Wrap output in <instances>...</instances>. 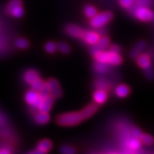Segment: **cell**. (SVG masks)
Wrapping results in <instances>:
<instances>
[{"instance_id":"9c48e42d","label":"cell","mask_w":154,"mask_h":154,"mask_svg":"<svg viewBox=\"0 0 154 154\" xmlns=\"http://www.w3.org/2000/svg\"><path fill=\"white\" fill-rule=\"evenodd\" d=\"M82 38L88 44L94 45V44L97 43L98 41L99 40L100 36L99 34L94 32H84Z\"/></svg>"},{"instance_id":"5bb4252c","label":"cell","mask_w":154,"mask_h":154,"mask_svg":"<svg viewBox=\"0 0 154 154\" xmlns=\"http://www.w3.org/2000/svg\"><path fill=\"white\" fill-rule=\"evenodd\" d=\"M24 80L26 83L32 84V83L35 82L36 79H38V73L34 70H29L24 74Z\"/></svg>"},{"instance_id":"d6986e66","label":"cell","mask_w":154,"mask_h":154,"mask_svg":"<svg viewBox=\"0 0 154 154\" xmlns=\"http://www.w3.org/2000/svg\"><path fill=\"white\" fill-rule=\"evenodd\" d=\"M38 96H39V94H38V92L32 90V91H28L26 94L25 99H26V101L29 104L32 106L36 101V100L38 99Z\"/></svg>"},{"instance_id":"f546056e","label":"cell","mask_w":154,"mask_h":154,"mask_svg":"<svg viewBox=\"0 0 154 154\" xmlns=\"http://www.w3.org/2000/svg\"><path fill=\"white\" fill-rule=\"evenodd\" d=\"M135 0H120V4L123 7L130 8L134 5Z\"/></svg>"},{"instance_id":"1f68e13d","label":"cell","mask_w":154,"mask_h":154,"mask_svg":"<svg viewBox=\"0 0 154 154\" xmlns=\"http://www.w3.org/2000/svg\"><path fill=\"white\" fill-rule=\"evenodd\" d=\"M43 100H44L43 98H42L41 96H39L38 97V99L36 100V101L34 102L33 104L32 105V107L34 108V109H38H38H39L40 106H41L42 102H43Z\"/></svg>"},{"instance_id":"7a4b0ae2","label":"cell","mask_w":154,"mask_h":154,"mask_svg":"<svg viewBox=\"0 0 154 154\" xmlns=\"http://www.w3.org/2000/svg\"><path fill=\"white\" fill-rule=\"evenodd\" d=\"M84 120L81 115L80 111L79 112H70L60 115L57 118L58 124L61 126H74L79 124Z\"/></svg>"},{"instance_id":"277c9868","label":"cell","mask_w":154,"mask_h":154,"mask_svg":"<svg viewBox=\"0 0 154 154\" xmlns=\"http://www.w3.org/2000/svg\"><path fill=\"white\" fill-rule=\"evenodd\" d=\"M7 12L15 17H21L24 14L20 0H11L7 5Z\"/></svg>"},{"instance_id":"3957f363","label":"cell","mask_w":154,"mask_h":154,"mask_svg":"<svg viewBox=\"0 0 154 154\" xmlns=\"http://www.w3.org/2000/svg\"><path fill=\"white\" fill-rule=\"evenodd\" d=\"M113 18V14L109 11L97 14L91 18V24L94 28H100L109 23Z\"/></svg>"},{"instance_id":"8992f818","label":"cell","mask_w":154,"mask_h":154,"mask_svg":"<svg viewBox=\"0 0 154 154\" xmlns=\"http://www.w3.org/2000/svg\"><path fill=\"white\" fill-rule=\"evenodd\" d=\"M99 106H98L97 103H91V104L88 105L86 108H84L83 110L80 111L81 115H82V118L84 120L87 119L93 116L96 111H97Z\"/></svg>"},{"instance_id":"836d02e7","label":"cell","mask_w":154,"mask_h":154,"mask_svg":"<svg viewBox=\"0 0 154 154\" xmlns=\"http://www.w3.org/2000/svg\"><path fill=\"white\" fill-rule=\"evenodd\" d=\"M145 72H146V76H147L148 78L150 79H153V69L151 68V66H150L149 67H148V68L145 69Z\"/></svg>"},{"instance_id":"7c38bea8","label":"cell","mask_w":154,"mask_h":154,"mask_svg":"<svg viewBox=\"0 0 154 154\" xmlns=\"http://www.w3.org/2000/svg\"><path fill=\"white\" fill-rule=\"evenodd\" d=\"M49 119L50 117L47 113L42 112V111H39V112L36 113L35 116H34L35 121L38 124H47V123L49 122Z\"/></svg>"},{"instance_id":"7402d4cb","label":"cell","mask_w":154,"mask_h":154,"mask_svg":"<svg viewBox=\"0 0 154 154\" xmlns=\"http://www.w3.org/2000/svg\"><path fill=\"white\" fill-rule=\"evenodd\" d=\"M144 47H145V43H144L143 42H139L137 44H136V47L134 48V49L131 51V56L133 58H136L138 55L140 51L143 49Z\"/></svg>"},{"instance_id":"9a60e30c","label":"cell","mask_w":154,"mask_h":154,"mask_svg":"<svg viewBox=\"0 0 154 154\" xmlns=\"http://www.w3.org/2000/svg\"><path fill=\"white\" fill-rule=\"evenodd\" d=\"M126 146L127 149L131 150L138 149L140 147V140L138 138L133 137L126 140Z\"/></svg>"},{"instance_id":"e0dca14e","label":"cell","mask_w":154,"mask_h":154,"mask_svg":"<svg viewBox=\"0 0 154 154\" xmlns=\"http://www.w3.org/2000/svg\"><path fill=\"white\" fill-rule=\"evenodd\" d=\"M137 63L140 67L144 69L148 68L151 66V61H150L149 57L146 54L140 55L137 59Z\"/></svg>"},{"instance_id":"d590c367","label":"cell","mask_w":154,"mask_h":154,"mask_svg":"<svg viewBox=\"0 0 154 154\" xmlns=\"http://www.w3.org/2000/svg\"><path fill=\"white\" fill-rule=\"evenodd\" d=\"M6 119L5 116H4L2 113H0V126H3V125L5 124L6 123Z\"/></svg>"},{"instance_id":"74e56055","label":"cell","mask_w":154,"mask_h":154,"mask_svg":"<svg viewBox=\"0 0 154 154\" xmlns=\"http://www.w3.org/2000/svg\"><path fill=\"white\" fill-rule=\"evenodd\" d=\"M33 153V154H43L44 153H43V152L40 151L39 150L36 149V151H32V153Z\"/></svg>"},{"instance_id":"d6a6232c","label":"cell","mask_w":154,"mask_h":154,"mask_svg":"<svg viewBox=\"0 0 154 154\" xmlns=\"http://www.w3.org/2000/svg\"><path fill=\"white\" fill-rule=\"evenodd\" d=\"M142 134L141 131L139 129H138L137 128H133L131 129V135L133 137L138 138L139 139L140 135Z\"/></svg>"},{"instance_id":"6da1fadb","label":"cell","mask_w":154,"mask_h":154,"mask_svg":"<svg viewBox=\"0 0 154 154\" xmlns=\"http://www.w3.org/2000/svg\"><path fill=\"white\" fill-rule=\"evenodd\" d=\"M96 61L101 63H105L107 64L119 65L122 62V59L121 56L117 53L112 51H99L94 54Z\"/></svg>"},{"instance_id":"ffe728a7","label":"cell","mask_w":154,"mask_h":154,"mask_svg":"<svg viewBox=\"0 0 154 154\" xmlns=\"http://www.w3.org/2000/svg\"><path fill=\"white\" fill-rule=\"evenodd\" d=\"M38 94L43 99H46L48 96H51V91H50V88L48 83H44L43 86L40 89V91H38Z\"/></svg>"},{"instance_id":"44dd1931","label":"cell","mask_w":154,"mask_h":154,"mask_svg":"<svg viewBox=\"0 0 154 154\" xmlns=\"http://www.w3.org/2000/svg\"><path fill=\"white\" fill-rule=\"evenodd\" d=\"M109 64L105 63H101L97 61L95 64H94V69L97 72L99 73H104L106 72L109 70Z\"/></svg>"},{"instance_id":"e575fe53","label":"cell","mask_w":154,"mask_h":154,"mask_svg":"<svg viewBox=\"0 0 154 154\" xmlns=\"http://www.w3.org/2000/svg\"><path fill=\"white\" fill-rule=\"evenodd\" d=\"M110 51L119 54V51H120V48H119L118 46H116V45H113L112 47L110 48Z\"/></svg>"},{"instance_id":"ba28073f","label":"cell","mask_w":154,"mask_h":154,"mask_svg":"<svg viewBox=\"0 0 154 154\" xmlns=\"http://www.w3.org/2000/svg\"><path fill=\"white\" fill-rule=\"evenodd\" d=\"M47 83L49 86L50 91H51V95L54 98L60 97L62 94V92H61L60 86L57 81L52 79H50Z\"/></svg>"},{"instance_id":"2e32d148","label":"cell","mask_w":154,"mask_h":154,"mask_svg":"<svg viewBox=\"0 0 154 154\" xmlns=\"http://www.w3.org/2000/svg\"><path fill=\"white\" fill-rule=\"evenodd\" d=\"M51 146H52V144H51V142L49 140L44 139L40 141V143L38 144L36 149L39 150L40 151L45 153L46 152L49 151L51 149Z\"/></svg>"},{"instance_id":"603a6c76","label":"cell","mask_w":154,"mask_h":154,"mask_svg":"<svg viewBox=\"0 0 154 154\" xmlns=\"http://www.w3.org/2000/svg\"><path fill=\"white\" fill-rule=\"evenodd\" d=\"M139 140H140V142L146 144V145H151L153 143V138L151 136H150L149 134H142L140 135Z\"/></svg>"},{"instance_id":"4316f807","label":"cell","mask_w":154,"mask_h":154,"mask_svg":"<svg viewBox=\"0 0 154 154\" xmlns=\"http://www.w3.org/2000/svg\"><path fill=\"white\" fill-rule=\"evenodd\" d=\"M57 47L61 52L64 54L69 53V51H70V48H69V45L67 44L64 43V42H59V43H58Z\"/></svg>"},{"instance_id":"30bf717a","label":"cell","mask_w":154,"mask_h":154,"mask_svg":"<svg viewBox=\"0 0 154 154\" xmlns=\"http://www.w3.org/2000/svg\"><path fill=\"white\" fill-rule=\"evenodd\" d=\"M54 103V97L52 96H48L46 99H44L43 102H42L41 106L39 108V111L42 112H46L48 113L51 109V106H52Z\"/></svg>"},{"instance_id":"83f0119b","label":"cell","mask_w":154,"mask_h":154,"mask_svg":"<svg viewBox=\"0 0 154 154\" xmlns=\"http://www.w3.org/2000/svg\"><path fill=\"white\" fill-rule=\"evenodd\" d=\"M57 44L54 43L52 42H48L46 44L45 46V49L47 50V52L49 53H54V51H56V49H57Z\"/></svg>"},{"instance_id":"484cf974","label":"cell","mask_w":154,"mask_h":154,"mask_svg":"<svg viewBox=\"0 0 154 154\" xmlns=\"http://www.w3.org/2000/svg\"><path fill=\"white\" fill-rule=\"evenodd\" d=\"M15 45L17 47L19 48V49H26L28 47L29 43L27 40H26L25 38H18L15 42Z\"/></svg>"},{"instance_id":"ac0fdd59","label":"cell","mask_w":154,"mask_h":154,"mask_svg":"<svg viewBox=\"0 0 154 154\" xmlns=\"http://www.w3.org/2000/svg\"><path fill=\"white\" fill-rule=\"evenodd\" d=\"M130 92L129 88L126 85H119L116 88V94L119 97L124 98L128 95Z\"/></svg>"},{"instance_id":"f35d334b","label":"cell","mask_w":154,"mask_h":154,"mask_svg":"<svg viewBox=\"0 0 154 154\" xmlns=\"http://www.w3.org/2000/svg\"><path fill=\"white\" fill-rule=\"evenodd\" d=\"M152 20L154 21V14H153V19H152Z\"/></svg>"},{"instance_id":"8d00e7d4","label":"cell","mask_w":154,"mask_h":154,"mask_svg":"<svg viewBox=\"0 0 154 154\" xmlns=\"http://www.w3.org/2000/svg\"><path fill=\"white\" fill-rule=\"evenodd\" d=\"M10 153V151L8 150V149H5V148H3L0 150V154H9Z\"/></svg>"},{"instance_id":"4dcf8cb0","label":"cell","mask_w":154,"mask_h":154,"mask_svg":"<svg viewBox=\"0 0 154 154\" xmlns=\"http://www.w3.org/2000/svg\"><path fill=\"white\" fill-rule=\"evenodd\" d=\"M153 3V0H137V4L138 6L141 7H149Z\"/></svg>"},{"instance_id":"8fae6325","label":"cell","mask_w":154,"mask_h":154,"mask_svg":"<svg viewBox=\"0 0 154 154\" xmlns=\"http://www.w3.org/2000/svg\"><path fill=\"white\" fill-rule=\"evenodd\" d=\"M66 33L70 36H74V37H81L84 32L79 27V26H75V25H69L66 28Z\"/></svg>"},{"instance_id":"cb8c5ba5","label":"cell","mask_w":154,"mask_h":154,"mask_svg":"<svg viewBox=\"0 0 154 154\" xmlns=\"http://www.w3.org/2000/svg\"><path fill=\"white\" fill-rule=\"evenodd\" d=\"M84 12H85V14L89 18H93L94 16H96L97 14V11L96 9L94 8L92 6H87V7H85L84 9Z\"/></svg>"},{"instance_id":"f1b7e54d","label":"cell","mask_w":154,"mask_h":154,"mask_svg":"<svg viewBox=\"0 0 154 154\" xmlns=\"http://www.w3.org/2000/svg\"><path fill=\"white\" fill-rule=\"evenodd\" d=\"M61 152L63 154H73L75 153V151L71 146H63L61 148Z\"/></svg>"},{"instance_id":"d4e9b609","label":"cell","mask_w":154,"mask_h":154,"mask_svg":"<svg viewBox=\"0 0 154 154\" xmlns=\"http://www.w3.org/2000/svg\"><path fill=\"white\" fill-rule=\"evenodd\" d=\"M44 84V82H43V81H42V79H36L35 82H33L32 84V90L38 92L40 91V89H41L42 86H43Z\"/></svg>"},{"instance_id":"52a82bcc","label":"cell","mask_w":154,"mask_h":154,"mask_svg":"<svg viewBox=\"0 0 154 154\" xmlns=\"http://www.w3.org/2000/svg\"><path fill=\"white\" fill-rule=\"evenodd\" d=\"M109 38H107L106 36H103L101 38H99V40L98 41V42L95 44H94V46L92 47L91 49V52L93 54V55L94 54L97 52L99 51H101V50L106 49L109 47Z\"/></svg>"},{"instance_id":"5b68a950","label":"cell","mask_w":154,"mask_h":154,"mask_svg":"<svg viewBox=\"0 0 154 154\" xmlns=\"http://www.w3.org/2000/svg\"><path fill=\"white\" fill-rule=\"evenodd\" d=\"M134 14L138 19L143 22L151 21L153 17V13L150 9L147 7H141V6H139L135 9Z\"/></svg>"},{"instance_id":"4fadbf2b","label":"cell","mask_w":154,"mask_h":154,"mask_svg":"<svg viewBox=\"0 0 154 154\" xmlns=\"http://www.w3.org/2000/svg\"><path fill=\"white\" fill-rule=\"evenodd\" d=\"M107 99V94L103 90H98L94 94V99L96 103H104Z\"/></svg>"}]
</instances>
